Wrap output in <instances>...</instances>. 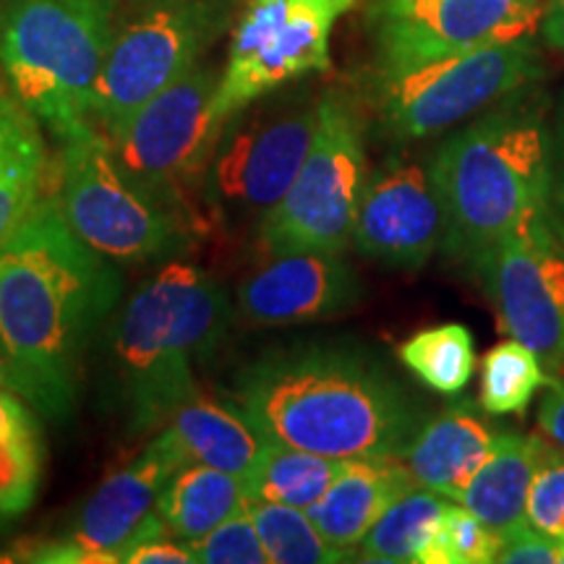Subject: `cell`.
I'll list each match as a JSON object with an SVG mask.
<instances>
[{
  "label": "cell",
  "instance_id": "cell-1",
  "mask_svg": "<svg viewBox=\"0 0 564 564\" xmlns=\"http://www.w3.org/2000/svg\"><path fill=\"white\" fill-rule=\"evenodd\" d=\"M123 267L68 228L51 192L0 243V350L45 419L76 408L84 358L123 295Z\"/></svg>",
  "mask_w": 564,
  "mask_h": 564
},
{
  "label": "cell",
  "instance_id": "cell-22",
  "mask_svg": "<svg viewBox=\"0 0 564 564\" xmlns=\"http://www.w3.org/2000/svg\"><path fill=\"white\" fill-rule=\"evenodd\" d=\"M549 449L552 447L539 436L499 434L489 460L470 478L457 502L478 514L491 531L499 533V539L514 528L531 523L528 497H531L535 470L546 460Z\"/></svg>",
  "mask_w": 564,
  "mask_h": 564
},
{
  "label": "cell",
  "instance_id": "cell-33",
  "mask_svg": "<svg viewBox=\"0 0 564 564\" xmlns=\"http://www.w3.org/2000/svg\"><path fill=\"white\" fill-rule=\"evenodd\" d=\"M118 562L129 564H194V554L188 541H183L167 528L160 512L147 514L139 531L131 535L129 544L121 549Z\"/></svg>",
  "mask_w": 564,
  "mask_h": 564
},
{
  "label": "cell",
  "instance_id": "cell-7",
  "mask_svg": "<svg viewBox=\"0 0 564 564\" xmlns=\"http://www.w3.org/2000/svg\"><path fill=\"white\" fill-rule=\"evenodd\" d=\"M220 76L199 63L108 137L123 171L199 236L212 225L202 188L225 126L215 112Z\"/></svg>",
  "mask_w": 564,
  "mask_h": 564
},
{
  "label": "cell",
  "instance_id": "cell-17",
  "mask_svg": "<svg viewBox=\"0 0 564 564\" xmlns=\"http://www.w3.org/2000/svg\"><path fill=\"white\" fill-rule=\"evenodd\" d=\"M181 465L186 463L175 453L167 434L160 432L147 444L144 453L97 486L63 539L84 549L95 564H116L121 549L139 531L147 514L158 510L167 478Z\"/></svg>",
  "mask_w": 564,
  "mask_h": 564
},
{
  "label": "cell",
  "instance_id": "cell-36",
  "mask_svg": "<svg viewBox=\"0 0 564 564\" xmlns=\"http://www.w3.org/2000/svg\"><path fill=\"white\" fill-rule=\"evenodd\" d=\"M546 217L556 238L564 243V137L552 144V178H549Z\"/></svg>",
  "mask_w": 564,
  "mask_h": 564
},
{
  "label": "cell",
  "instance_id": "cell-37",
  "mask_svg": "<svg viewBox=\"0 0 564 564\" xmlns=\"http://www.w3.org/2000/svg\"><path fill=\"white\" fill-rule=\"evenodd\" d=\"M544 37L556 51H564V0H552L544 17Z\"/></svg>",
  "mask_w": 564,
  "mask_h": 564
},
{
  "label": "cell",
  "instance_id": "cell-10",
  "mask_svg": "<svg viewBox=\"0 0 564 564\" xmlns=\"http://www.w3.org/2000/svg\"><path fill=\"white\" fill-rule=\"evenodd\" d=\"M364 126L337 91L316 102V131L299 178L264 223L257 241L267 257L293 251L343 253L366 186Z\"/></svg>",
  "mask_w": 564,
  "mask_h": 564
},
{
  "label": "cell",
  "instance_id": "cell-5",
  "mask_svg": "<svg viewBox=\"0 0 564 564\" xmlns=\"http://www.w3.org/2000/svg\"><path fill=\"white\" fill-rule=\"evenodd\" d=\"M118 0H3L0 70L58 141L87 129L116 37Z\"/></svg>",
  "mask_w": 564,
  "mask_h": 564
},
{
  "label": "cell",
  "instance_id": "cell-21",
  "mask_svg": "<svg viewBox=\"0 0 564 564\" xmlns=\"http://www.w3.org/2000/svg\"><path fill=\"white\" fill-rule=\"evenodd\" d=\"M40 126L0 79V243L51 194V158Z\"/></svg>",
  "mask_w": 564,
  "mask_h": 564
},
{
  "label": "cell",
  "instance_id": "cell-6",
  "mask_svg": "<svg viewBox=\"0 0 564 564\" xmlns=\"http://www.w3.org/2000/svg\"><path fill=\"white\" fill-rule=\"evenodd\" d=\"M53 194L68 228L118 267L173 262L202 238L123 171L95 123L61 141Z\"/></svg>",
  "mask_w": 564,
  "mask_h": 564
},
{
  "label": "cell",
  "instance_id": "cell-39",
  "mask_svg": "<svg viewBox=\"0 0 564 564\" xmlns=\"http://www.w3.org/2000/svg\"><path fill=\"white\" fill-rule=\"evenodd\" d=\"M129 3L133 6V11L137 9H147V6H154V3H162V0H129Z\"/></svg>",
  "mask_w": 564,
  "mask_h": 564
},
{
  "label": "cell",
  "instance_id": "cell-29",
  "mask_svg": "<svg viewBox=\"0 0 564 564\" xmlns=\"http://www.w3.org/2000/svg\"><path fill=\"white\" fill-rule=\"evenodd\" d=\"M40 423L0 434V523L24 514L37 499L42 478Z\"/></svg>",
  "mask_w": 564,
  "mask_h": 564
},
{
  "label": "cell",
  "instance_id": "cell-30",
  "mask_svg": "<svg viewBox=\"0 0 564 564\" xmlns=\"http://www.w3.org/2000/svg\"><path fill=\"white\" fill-rule=\"evenodd\" d=\"M497 554L499 533L468 507L447 505L419 564H489L497 562Z\"/></svg>",
  "mask_w": 564,
  "mask_h": 564
},
{
  "label": "cell",
  "instance_id": "cell-28",
  "mask_svg": "<svg viewBox=\"0 0 564 564\" xmlns=\"http://www.w3.org/2000/svg\"><path fill=\"white\" fill-rule=\"evenodd\" d=\"M544 384H552V377L541 358L512 337L486 352L481 364V408L491 415L520 413Z\"/></svg>",
  "mask_w": 564,
  "mask_h": 564
},
{
  "label": "cell",
  "instance_id": "cell-20",
  "mask_svg": "<svg viewBox=\"0 0 564 564\" xmlns=\"http://www.w3.org/2000/svg\"><path fill=\"white\" fill-rule=\"evenodd\" d=\"M162 432L183 463L209 465L241 478L264 449V436L251 426L241 408L225 405L199 390L175 408Z\"/></svg>",
  "mask_w": 564,
  "mask_h": 564
},
{
  "label": "cell",
  "instance_id": "cell-16",
  "mask_svg": "<svg viewBox=\"0 0 564 564\" xmlns=\"http://www.w3.org/2000/svg\"><path fill=\"white\" fill-rule=\"evenodd\" d=\"M361 301V280L340 253L293 251L270 257L238 285L236 308L253 327L333 319Z\"/></svg>",
  "mask_w": 564,
  "mask_h": 564
},
{
  "label": "cell",
  "instance_id": "cell-19",
  "mask_svg": "<svg viewBox=\"0 0 564 564\" xmlns=\"http://www.w3.org/2000/svg\"><path fill=\"white\" fill-rule=\"evenodd\" d=\"M497 436L470 403L449 405L411 436L400 457L415 484L457 502L489 460Z\"/></svg>",
  "mask_w": 564,
  "mask_h": 564
},
{
  "label": "cell",
  "instance_id": "cell-13",
  "mask_svg": "<svg viewBox=\"0 0 564 564\" xmlns=\"http://www.w3.org/2000/svg\"><path fill=\"white\" fill-rule=\"evenodd\" d=\"M546 17L541 0H373L369 24L382 74L497 42L528 40Z\"/></svg>",
  "mask_w": 564,
  "mask_h": 564
},
{
  "label": "cell",
  "instance_id": "cell-25",
  "mask_svg": "<svg viewBox=\"0 0 564 564\" xmlns=\"http://www.w3.org/2000/svg\"><path fill=\"white\" fill-rule=\"evenodd\" d=\"M447 505V497L432 489H423V486L408 489L403 497L387 507L382 518L366 533L358 560L384 564L419 562Z\"/></svg>",
  "mask_w": 564,
  "mask_h": 564
},
{
  "label": "cell",
  "instance_id": "cell-26",
  "mask_svg": "<svg viewBox=\"0 0 564 564\" xmlns=\"http://www.w3.org/2000/svg\"><path fill=\"white\" fill-rule=\"evenodd\" d=\"M400 361L408 371L440 394H457L476 371L474 335L463 324H440L423 329L400 345Z\"/></svg>",
  "mask_w": 564,
  "mask_h": 564
},
{
  "label": "cell",
  "instance_id": "cell-15",
  "mask_svg": "<svg viewBox=\"0 0 564 564\" xmlns=\"http://www.w3.org/2000/svg\"><path fill=\"white\" fill-rule=\"evenodd\" d=\"M444 236L432 175L419 162L387 160L366 181L350 243L358 253L394 270H419Z\"/></svg>",
  "mask_w": 564,
  "mask_h": 564
},
{
  "label": "cell",
  "instance_id": "cell-27",
  "mask_svg": "<svg viewBox=\"0 0 564 564\" xmlns=\"http://www.w3.org/2000/svg\"><path fill=\"white\" fill-rule=\"evenodd\" d=\"M249 512L270 564H335L350 560L324 539L306 510L291 505L249 502Z\"/></svg>",
  "mask_w": 564,
  "mask_h": 564
},
{
  "label": "cell",
  "instance_id": "cell-8",
  "mask_svg": "<svg viewBox=\"0 0 564 564\" xmlns=\"http://www.w3.org/2000/svg\"><path fill=\"white\" fill-rule=\"evenodd\" d=\"M316 102L301 91L278 100L267 95L225 121L202 188L209 223L259 230L312 150Z\"/></svg>",
  "mask_w": 564,
  "mask_h": 564
},
{
  "label": "cell",
  "instance_id": "cell-2",
  "mask_svg": "<svg viewBox=\"0 0 564 564\" xmlns=\"http://www.w3.org/2000/svg\"><path fill=\"white\" fill-rule=\"evenodd\" d=\"M236 403L267 442L327 457L400 455L415 413L387 373L337 348L274 350L236 379Z\"/></svg>",
  "mask_w": 564,
  "mask_h": 564
},
{
  "label": "cell",
  "instance_id": "cell-38",
  "mask_svg": "<svg viewBox=\"0 0 564 564\" xmlns=\"http://www.w3.org/2000/svg\"><path fill=\"white\" fill-rule=\"evenodd\" d=\"M0 387H9L11 390V371H9V361H6L3 350H0Z\"/></svg>",
  "mask_w": 564,
  "mask_h": 564
},
{
  "label": "cell",
  "instance_id": "cell-40",
  "mask_svg": "<svg viewBox=\"0 0 564 564\" xmlns=\"http://www.w3.org/2000/svg\"><path fill=\"white\" fill-rule=\"evenodd\" d=\"M0 562H19V560H17V554H3L0 556Z\"/></svg>",
  "mask_w": 564,
  "mask_h": 564
},
{
  "label": "cell",
  "instance_id": "cell-12",
  "mask_svg": "<svg viewBox=\"0 0 564 564\" xmlns=\"http://www.w3.org/2000/svg\"><path fill=\"white\" fill-rule=\"evenodd\" d=\"M539 53L528 40L474 47L382 74L379 112L392 137H434L539 79Z\"/></svg>",
  "mask_w": 564,
  "mask_h": 564
},
{
  "label": "cell",
  "instance_id": "cell-4",
  "mask_svg": "<svg viewBox=\"0 0 564 564\" xmlns=\"http://www.w3.org/2000/svg\"><path fill=\"white\" fill-rule=\"evenodd\" d=\"M429 175L444 217L442 246L474 264L518 230L549 220L552 139L535 116L491 112L444 141Z\"/></svg>",
  "mask_w": 564,
  "mask_h": 564
},
{
  "label": "cell",
  "instance_id": "cell-11",
  "mask_svg": "<svg viewBox=\"0 0 564 564\" xmlns=\"http://www.w3.org/2000/svg\"><path fill=\"white\" fill-rule=\"evenodd\" d=\"M358 0H246L215 97L225 123L251 102L329 68L335 24Z\"/></svg>",
  "mask_w": 564,
  "mask_h": 564
},
{
  "label": "cell",
  "instance_id": "cell-23",
  "mask_svg": "<svg viewBox=\"0 0 564 564\" xmlns=\"http://www.w3.org/2000/svg\"><path fill=\"white\" fill-rule=\"evenodd\" d=\"M243 507H249L243 478L199 463L181 465L158 499L160 518L183 541L202 539Z\"/></svg>",
  "mask_w": 564,
  "mask_h": 564
},
{
  "label": "cell",
  "instance_id": "cell-9",
  "mask_svg": "<svg viewBox=\"0 0 564 564\" xmlns=\"http://www.w3.org/2000/svg\"><path fill=\"white\" fill-rule=\"evenodd\" d=\"M243 0H162L137 9L112 37L91 121L116 133L141 105L171 87L236 24Z\"/></svg>",
  "mask_w": 564,
  "mask_h": 564
},
{
  "label": "cell",
  "instance_id": "cell-34",
  "mask_svg": "<svg viewBox=\"0 0 564 564\" xmlns=\"http://www.w3.org/2000/svg\"><path fill=\"white\" fill-rule=\"evenodd\" d=\"M497 562L502 564H562L564 541L539 531L533 523L514 528L499 539Z\"/></svg>",
  "mask_w": 564,
  "mask_h": 564
},
{
  "label": "cell",
  "instance_id": "cell-18",
  "mask_svg": "<svg viewBox=\"0 0 564 564\" xmlns=\"http://www.w3.org/2000/svg\"><path fill=\"white\" fill-rule=\"evenodd\" d=\"M413 486L419 484L400 455L348 457L340 476L306 512L324 539L350 556L387 507Z\"/></svg>",
  "mask_w": 564,
  "mask_h": 564
},
{
  "label": "cell",
  "instance_id": "cell-24",
  "mask_svg": "<svg viewBox=\"0 0 564 564\" xmlns=\"http://www.w3.org/2000/svg\"><path fill=\"white\" fill-rule=\"evenodd\" d=\"M343 465L345 460L340 457L306 453L264 440V449L243 478L246 494L249 502H274L308 510L340 476Z\"/></svg>",
  "mask_w": 564,
  "mask_h": 564
},
{
  "label": "cell",
  "instance_id": "cell-32",
  "mask_svg": "<svg viewBox=\"0 0 564 564\" xmlns=\"http://www.w3.org/2000/svg\"><path fill=\"white\" fill-rule=\"evenodd\" d=\"M528 520L554 539L564 541V455L549 449L546 460L535 470L528 497Z\"/></svg>",
  "mask_w": 564,
  "mask_h": 564
},
{
  "label": "cell",
  "instance_id": "cell-31",
  "mask_svg": "<svg viewBox=\"0 0 564 564\" xmlns=\"http://www.w3.org/2000/svg\"><path fill=\"white\" fill-rule=\"evenodd\" d=\"M188 546L194 564H270L249 507L212 528L202 539L188 541Z\"/></svg>",
  "mask_w": 564,
  "mask_h": 564
},
{
  "label": "cell",
  "instance_id": "cell-14",
  "mask_svg": "<svg viewBox=\"0 0 564 564\" xmlns=\"http://www.w3.org/2000/svg\"><path fill=\"white\" fill-rule=\"evenodd\" d=\"M474 267L505 333L541 358L552 382L564 379V243L549 220L518 230Z\"/></svg>",
  "mask_w": 564,
  "mask_h": 564
},
{
  "label": "cell",
  "instance_id": "cell-3",
  "mask_svg": "<svg viewBox=\"0 0 564 564\" xmlns=\"http://www.w3.org/2000/svg\"><path fill=\"white\" fill-rule=\"evenodd\" d=\"M232 306L199 267L165 262L112 319L108 348L118 408L131 434L158 429L196 392L194 364L223 348Z\"/></svg>",
  "mask_w": 564,
  "mask_h": 564
},
{
  "label": "cell",
  "instance_id": "cell-35",
  "mask_svg": "<svg viewBox=\"0 0 564 564\" xmlns=\"http://www.w3.org/2000/svg\"><path fill=\"white\" fill-rule=\"evenodd\" d=\"M539 429L554 447L564 449V379L549 384L546 398L539 408Z\"/></svg>",
  "mask_w": 564,
  "mask_h": 564
}]
</instances>
